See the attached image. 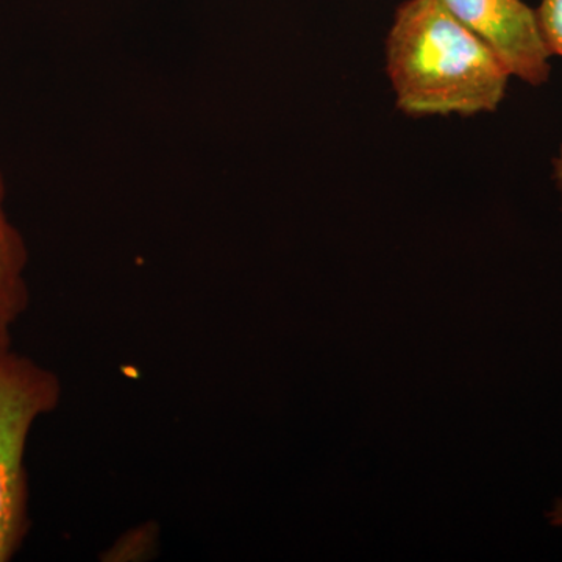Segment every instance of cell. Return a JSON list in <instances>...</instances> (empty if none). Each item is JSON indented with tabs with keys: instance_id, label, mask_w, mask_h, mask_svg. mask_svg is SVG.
<instances>
[{
	"instance_id": "obj_1",
	"label": "cell",
	"mask_w": 562,
	"mask_h": 562,
	"mask_svg": "<svg viewBox=\"0 0 562 562\" xmlns=\"http://www.w3.org/2000/svg\"><path fill=\"white\" fill-rule=\"evenodd\" d=\"M397 109L412 117L492 113L512 74L436 0H405L386 38Z\"/></svg>"
},
{
	"instance_id": "obj_3",
	"label": "cell",
	"mask_w": 562,
	"mask_h": 562,
	"mask_svg": "<svg viewBox=\"0 0 562 562\" xmlns=\"http://www.w3.org/2000/svg\"><path fill=\"white\" fill-rule=\"evenodd\" d=\"M454 21L490 47L516 79L541 87L550 79V54L536 10L524 0H436Z\"/></svg>"
},
{
	"instance_id": "obj_7",
	"label": "cell",
	"mask_w": 562,
	"mask_h": 562,
	"mask_svg": "<svg viewBox=\"0 0 562 562\" xmlns=\"http://www.w3.org/2000/svg\"><path fill=\"white\" fill-rule=\"evenodd\" d=\"M550 524L554 525V527H562V498H558L557 503H554V508L552 513H549Z\"/></svg>"
},
{
	"instance_id": "obj_5",
	"label": "cell",
	"mask_w": 562,
	"mask_h": 562,
	"mask_svg": "<svg viewBox=\"0 0 562 562\" xmlns=\"http://www.w3.org/2000/svg\"><path fill=\"white\" fill-rule=\"evenodd\" d=\"M535 10L550 57L562 58V0H541Z\"/></svg>"
},
{
	"instance_id": "obj_2",
	"label": "cell",
	"mask_w": 562,
	"mask_h": 562,
	"mask_svg": "<svg viewBox=\"0 0 562 562\" xmlns=\"http://www.w3.org/2000/svg\"><path fill=\"white\" fill-rule=\"evenodd\" d=\"M60 401L57 373L0 338V562L16 557L31 530L25 450L33 425Z\"/></svg>"
},
{
	"instance_id": "obj_8",
	"label": "cell",
	"mask_w": 562,
	"mask_h": 562,
	"mask_svg": "<svg viewBox=\"0 0 562 562\" xmlns=\"http://www.w3.org/2000/svg\"><path fill=\"white\" fill-rule=\"evenodd\" d=\"M3 339H5V338H3Z\"/></svg>"
},
{
	"instance_id": "obj_4",
	"label": "cell",
	"mask_w": 562,
	"mask_h": 562,
	"mask_svg": "<svg viewBox=\"0 0 562 562\" xmlns=\"http://www.w3.org/2000/svg\"><path fill=\"white\" fill-rule=\"evenodd\" d=\"M27 246L5 211V183L0 173V338L11 339V328L27 312Z\"/></svg>"
},
{
	"instance_id": "obj_6",
	"label": "cell",
	"mask_w": 562,
	"mask_h": 562,
	"mask_svg": "<svg viewBox=\"0 0 562 562\" xmlns=\"http://www.w3.org/2000/svg\"><path fill=\"white\" fill-rule=\"evenodd\" d=\"M553 177L554 181H557L558 190L561 192L562 201V146L560 147V151H558V157L553 160Z\"/></svg>"
}]
</instances>
